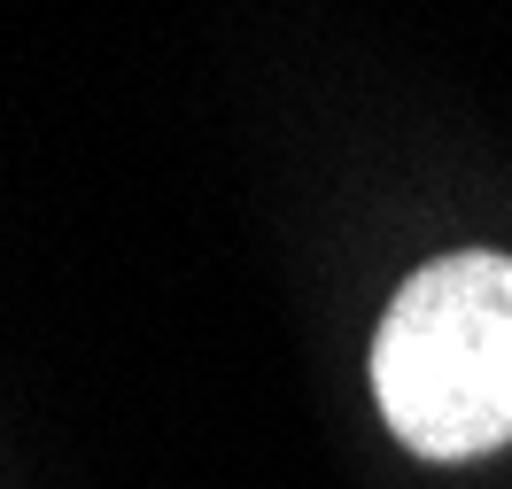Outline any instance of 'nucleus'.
I'll list each match as a JSON object with an SVG mask.
<instances>
[{
	"label": "nucleus",
	"instance_id": "obj_1",
	"mask_svg": "<svg viewBox=\"0 0 512 489\" xmlns=\"http://www.w3.org/2000/svg\"><path fill=\"white\" fill-rule=\"evenodd\" d=\"M373 396L419 458L512 443V257L458 249L419 264L373 334Z\"/></svg>",
	"mask_w": 512,
	"mask_h": 489
}]
</instances>
